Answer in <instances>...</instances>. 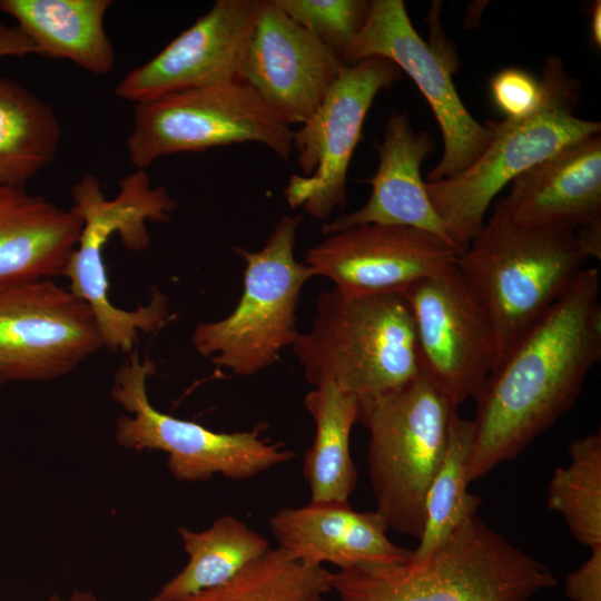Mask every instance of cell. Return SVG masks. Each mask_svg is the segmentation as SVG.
<instances>
[{"label":"cell","instance_id":"cell-27","mask_svg":"<svg viewBox=\"0 0 601 601\" xmlns=\"http://www.w3.org/2000/svg\"><path fill=\"white\" fill-rule=\"evenodd\" d=\"M570 464L556 467L548 486V506L562 514L573 538L590 549L601 545V432L569 444Z\"/></svg>","mask_w":601,"mask_h":601},{"label":"cell","instance_id":"cell-8","mask_svg":"<svg viewBox=\"0 0 601 601\" xmlns=\"http://www.w3.org/2000/svg\"><path fill=\"white\" fill-rule=\"evenodd\" d=\"M156 372L155 361L148 355L141 361L137 352L115 372L111 397L131 414L116 422L115 440L120 446L168 453L169 472L187 482L207 481L215 474L245 480L294 457L282 443L260 437L264 423L252 431L223 433L158 411L147 394V381Z\"/></svg>","mask_w":601,"mask_h":601},{"label":"cell","instance_id":"cell-5","mask_svg":"<svg viewBox=\"0 0 601 601\" xmlns=\"http://www.w3.org/2000/svg\"><path fill=\"white\" fill-rule=\"evenodd\" d=\"M556 578L476 515L426 565L355 566L333 573L341 601H529Z\"/></svg>","mask_w":601,"mask_h":601},{"label":"cell","instance_id":"cell-15","mask_svg":"<svg viewBox=\"0 0 601 601\" xmlns=\"http://www.w3.org/2000/svg\"><path fill=\"white\" fill-rule=\"evenodd\" d=\"M457 252L440 237L392 225H361L331 235L307 250L314 275L356 294L403 293L453 265Z\"/></svg>","mask_w":601,"mask_h":601},{"label":"cell","instance_id":"cell-29","mask_svg":"<svg viewBox=\"0 0 601 601\" xmlns=\"http://www.w3.org/2000/svg\"><path fill=\"white\" fill-rule=\"evenodd\" d=\"M490 95L495 108L509 119L532 114L541 99L539 79L529 71L510 67L496 72L490 80Z\"/></svg>","mask_w":601,"mask_h":601},{"label":"cell","instance_id":"cell-31","mask_svg":"<svg viewBox=\"0 0 601 601\" xmlns=\"http://www.w3.org/2000/svg\"><path fill=\"white\" fill-rule=\"evenodd\" d=\"M37 53L29 37L16 24L7 26L0 21V58L24 57Z\"/></svg>","mask_w":601,"mask_h":601},{"label":"cell","instance_id":"cell-24","mask_svg":"<svg viewBox=\"0 0 601 601\" xmlns=\"http://www.w3.org/2000/svg\"><path fill=\"white\" fill-rule=\"evenodd\" d=\"M61 138L52 108L0 77V186L23 185L55 159Z\"/></svg>","mask_w":601,"mask_h":601},{"label":"cell","instance_id":"cell-17","mask_svg":"<svg viewBox=\"0 0 601 601\" xmlns=\"http://www.w3.org/2000/svg\"><path fill=\"white\" fill-rule=\"evenodd\" d=\"M375 148L378 166L367 179L372 187L367 201L323 224V234L371 224L405 226L431 233L457 252L428 198L421 174L423 161L434 150L430 134L415 130L405 114L394 112Z\"/></svg>","mask_w":601,"mask_h":601},{"label":"cell","instance_id":"cell-13","mask_svg":"<svg viewBox=\"0 0 601 601\" xmlns=\"http://www.w3.org/2000/svg\"><path fill=\"white\" fill-rule=\"evenodd\" d=\"M421 371L454 404L476 400L496 365L487 317L455 263L402 293Z\"/></svg>","mask_w":601,"mask_h":601},{"label":"cell","instance_id":"cell-33","mask_svg":"<svg viewBox=\"0 0 601 601\" xmlns=\"http://www.w3.org/2000/svg\"><path fill=\"white\" fill-rule=\"evenodd\" d=\"M43 601H99L90 591L73 590L72 593L65 598L59 594H53Z\"/></svg>","mask_w":601,"mask_h":601},{"label":"cell","instance_id":"cell-6","mask_svg":"<svg viewBox=\"0 0 601 601\" xmlns=\"http://www.w3.org/2000/svg\"><path fill=\"white\" fill-rule=\"evenodd\" d=\"M358 402L357 421L370 433L367 457L376 512L388 528L418 539L427 490L457 406L422 371L398 388Z\"/></svg>","mask_w":601,"mask_h":601},{"label":"cell","instance_id":"cell-9","mask_svg":"<svg viewBox=\"0 0 601 601\" xmlns=\"http://www.w3.org/2000/svg\"><path fill=\"white\" fill-rule=\"evenodd\" d=\"M433 18L431 40L425 41L415 30L404 1L372 0L366 21L344 59L345 65L370 57L388 59L424 96L443 140V152L428 171L427 181L459 175L482 154L492 137L489 125L470 114L455 89V49L440 30L437 14Z\"/></svg>","mask_w":601,"mask_h":601},{"label":"cell","instance_id":"cell-21","mask_svg":"<svg viewBox=\"0 0 601 601\" xmlns=\"http://www.w3.org/2000/svg\"><path fill=\"white\" fill-rule=\"evenodd\" d=\"M110 0H0L36 52L66 59L96 75L109 73L115 50L105 29Z\"/></svg>","mask_w":601,"mask_h":601},{"label":"cell","instance_id":"cell-3","mask_svg":"<svg viewBox=\"0 0 601 601\" xmlns=\"http://www.w3.org/2000/svg\"><path fill=\"white\" fill-rule=\"evenodd\" d=\"M541 99L526 117L485 122L492 137L459 175L425 181L428 198L459 253L482 229L497 194L519 175L563 148L600 134L601 124L575 115L581 85L561 58L549 56L539 78Z\"/></svg>","mask_w":601,"mask_h":601},{"label":"cell","instance_id":"cell-12","mask_svg":"<svg viewBox=\"0 0 601 601\" xmlns=\"http://www.w3.org/2000/svg\"><path fill=\"white\" fill-rule=\"evenodd\" d=\"M104 347L88 304L39 279L0 288V386L59 378Z\"/></svg>","mask_w":601,"mask_h":601},{"label":"cell","instance_id":"cell-20","mask_svg":"<svg viewBox=\"0 0 601 601\" xmlns=\"http://www.w3.org/2000/svg\"><path fill=\"white\" fill-rule=\"evenodd\" d=\"M81 227L71 208L0 186V288L62 275Z\"/></svg>","mask_w":601,"mask_h":601},{"label":"cell","instance_id":"cell-25","mask_svg":"<svg viewBox=\"0 0 601 601\" xmlns=\"http://www.w3.org/2000/svg\"><path fill=\"white\" fill-rule=\"evenodd\" d=\"M473 437L472 421L456 413L447 445L424 503V523L408 565L422 568L465 520L475 515L481 499L467 492V463Z\"/></svg>","mask_w":601,"mask_h":601},{"label":"cell","instance_id":"cell-26","mask_svg":"<svg viewBox=\"0 0 601 601\" xmlns=\"http://www.w3.org/2000/svg\"><path fill=\"white\" fill-rule=\"evenodd\" d=\"M333 573L323 565L269 550L225 583L180 601H321L332 590Z\"/></svg>","mask_w":601,"mask_h":601},{"label":"cell","instance_id":"cell-30","mask_svg":"<svg viewBox=\"0 0 601 601\" xmlns=\"http://www.w3.org/2000/svg\"><path fill=\"white\" fill-rule=\"evenodd\" d=\"M565 595L571 601H601V545L565 578Z\"/></svg>","mask_w":601,"mask_h":601},{"label":"cell","instance_id":"cell-7","mask_svg":"<svg viewBox=\"0 0 601 601\" xmlns=\"http://www.w3.org/2000/svg\"><path fill=\"white\" fill-rule=\"evenodd\" d=\"M302 219L300 215L283 216L257 252L234 248L246 264L242 297L228 316L199 323L191 335L197 353L211 357L217 367L253 375L293 344L299 296L315 276L294 255Z\"/></svg>","mask_w":601,"mask_h":601},{"label":"cell","instance_id":"cell-11","mask_svg":"<svg viewBox=\"0 0 601 601\" xmlns=\"http://www.w3.org/2000/svg\"><path fill=\"white\" fill-rule=\"evenodd\" d=\"M391 60L370 57L344 65L321 105L293 130L300 175L289 177L284 195L292 208L328 219L346 203L347 173L376 95L402 78Z\"/></svg>","mask_w":601,"mask_h":601},{"label":"cell","instance_id":"cell-14","mask_svg":"<svg viewBox=\"0 0 601 601\" xmlns=\"http://www.w3.org/2000/svg\"><path fill=\"white\" fill-rule=\"evenodd\" d=\"M344 65L276 0H259L240 53L238 80L287 125H302L321 105Z\"/></svg>","mask_w":601,"mask_h":601},{"label":"cell","instance_id":"cell-18","mask_svg":"<svg viewBox=\"0 0 601 601\" xmlns=\"http://www.w3.org/2000/svg\"><path fill=\"white\" fill-rule=\"evenodd\" d=\"M269 525L278 548L308 564L329 562L341 570L404 565L413 556V550L388 540V525L376 511L356 512L349 504L284 508L270 518Z\"/></svg>","mask_w":601,"mask_h":601},{"label":"cell","instance_id":"cell-32","mask_svg":"<svg viewBox=\"0 0 601 601\" xmlns=\"http://www.w3.org/2000/svg\"><path fill=\"white\" fill-rule=\"evenodd\" d=\"M590 29L591 38L593 45L600 49L601 48V2L594 1L591 7V19H590Z\"/></svg>","mask_w":601,"mask_h":601},{"label":"cell","instance_id":"cell-22","mask_svg":"<svg viewBox=\"0 0 601 601\" xmlns=\"http://www.w3.org/2000/svg\"><path fill=\"white\" fill-rule=\"evenodd\" d=\"M304 405L315 422V439L304 456L303 472L311 503L348 504L357 471L349 453L351 431L358 416V398L333 384L315 386Z\"/></svg>","mask_w":601,"mask_h":601},{"label":"cell","instance_id":"cell-2","mask_svg":"<svg viewBox=\"0 0 601 601\" xmlns=\"http://www.w3.org/2000/svg\"><path fill=\"white\" fill-rule=\"evenodd\" d=\"M600 256L601 226H525L494 200L491 217L455 266L487 317L496 364L569 290L584 263Z\"/></svg>","mask_w":601,"mask_h":601},{"label":"cell","instance_id":"cell-4","mask_svg":"<svg viewBox=\"0 0 601 601\" xmlns=\"http://www.w3.org/2000/svg\"><path fill=\"white\" fill-rule=\"evenodd\" d=\"M306 381L358 400L398 388L421 372L410 306L402 293L323 292L308 333L290 345Z\"/></svg>","mask_w":601,"mask_h":601},{"label":"cell","instance_id":"cell-19","mask_svg":"<svg viewBox=\"0 0 601 601\" xmlns=\"http://www.w3.org/2000/svg\"><path fill=\"white\" fill-rule=\"evenodd\" d=\"M525 226H601V136L577 141L519 175L497 198Z\"/></svg>","mask_w":601,"mask_h":601},{"label":"cell","instance_id":"cell-28","mask_svg":"<svg viewBox=\"0 0 601 601\" xmlns=\"http://www.w3.org/2000/svg\"><path fill=\"white\" fill-rule=\"evenodd\" d=\"M276 1L289 18L313 32L343 62L371 7V1L366 0Z\"/></svg>","mask_w":601,"mask_h":601},{"label":"cell","instance_id":"cell-34","mask_svg":"<svg viewBox=\"0 0 601 601\" xmlns=\"http://www.w3.org/2000/svg\"><path fill=\"white\" fill-rule=\"evenodd\" d=\"M321 601H323V600H321Z\"/></svg>","mask_w":601,"mask_h":601},{"label":"cell","instance_id":"cell-16","mask_svg":"<svg viewBox=\"0 0 601 601\" xmlns=\"http://www.w3.org/2000/svg\"><path fill=\"white\" fill-rule=\"evenodd\" d=\"M259 0H217L193 26L129 71L116 95L136 104L238 80L240 53Z\"/></svg>","mask_w":601,"mask_h":601},{"label":"cell","instance_id":"cell-1","mask_svg":"<svg viewBox=\"0 0 601 601\" xmlns=\"http://www.w3.org/2000/svg\"><path fill=\"white\" fill-rule=\"evenodd\" d=\"M600 272L584 268L503 355L476 401L471 483L515 459L575 403L601 358Z\"/></svg>","mask_w":601,"mask_h":601},{"label":"cell","instance_id":"cell-10","mask_svg":"<svg viewBox=\"0 0 601 601\" xmlns=\"http://www.w3.org/2000/svg\"><path fill=\"white\" fill-rule=\"evenodd\" d=\"M292 135L290 126L237 80L136 104L127 151L138 169L173 154L242 142L265 145L287 160Z\"/></svg>","mask_w":601,"mask_h":601},{"label":"cell","instance_id":"cell-23","mask_svg":"<svg viewBox=\"0 0 601 601\" xmlns=\"http://www.w3.org/2000/svg\"><path fill=\"white\" fill-rule=\"evenodd\" d=\"M178 533L189 560L151 601H180L220 585L270 550L263 535L231 515L218 518L207 530L180 528Z\"/></svg>","mask_w":601,"mask_h":601}]
</instances>
